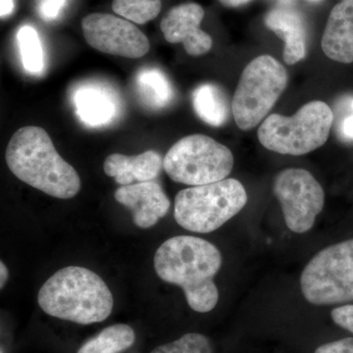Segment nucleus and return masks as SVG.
I'll return each mask as SVG.
<instances>
[{
	"instance_id": "2",
	"label": "nucleus",
	"mask_w": 353,
	"mask_h": 353,
	"mask_svg": "<svg viewBox=\"0 0 353 353\" xmlns=\"http://www.w3.org/2000/svg\"><path fill=\"white\" fill-rule=\"evenodd\" d=\"M6 159L14 176L48 196L69 199L80 192V176L60 157L43 128L18 130L7 145Z\"/></svg>"
},
{
	"instance_id": "28",
	"label": "nucleus",
	"mask_w": 353,
	"mask_h": 353,
	"mask_svg": "<svg viewBox=\"0 0 353 353\" xmlns=\"http://www.w3.org/2000/svg\"><path fill=\"white\" fill-rule=\"evenodd\" d=\"M0 272H1V273H0V277H1V280H0V288L3 289L4 285H6L7 280H8L9 272L6 265L2 261L0 262Z\"/></svg>"
},
{
	"instance_id": "7",
	"label": "nucleus",
	"mask_w": 353,
	"mask_h": 353,
	"mask_svg": "<svg viewBox=\"0 0 353 353\" xmlns=\"http://www.w3.org/2000/svg\"><path fill=\"white\" fill-rule=\"evenodd\" d=\"M285 67L270 55L250 62L234 92L232 111L236 125L248 131L259 124L287 88Z\"/></svg>"
},
{
	"instance_id": "30",
	"label": "nucleus",
	"mask_w": 353,
	"mask_h": 353,
	"mask_svg": "<svg viewBox=\"0 0 353 353\" xmlns=\"http://www.w3.org/2000/svg\"><path fill=\"white\" fill-rule=\"evenodd\" d=\"M306 1H308V2H319V1H322V0H306Z\"/></svg>"
},
{
	"instance_id": "1",
	"label": "nucleus",
	"mask_w": 353,
	"mask_h": 353,
	"mask_svg": "<svg viewBox=\"0 0 353 353\" xmlns=\"http://www.w3.org/2000/svg\"><path fill=\"white\" fill-rule=\"evenodd\" d=\"M221 266L219 250L196 236H173L154 255L158 277L182 288L190 307L199 313H208L217 305L219 292L214 278Z\"/></svg>"
},
{
	"instance_id": "27",
	"label": "nucleus",
	"mask_w": 353,
	"mask_h": 353,
	"mask_svg": "<svg viewBox=\"0 0 353 353\" xmlns=\"http://www.w3.org/2000/svg\"><path fill=\"white\" fill-rule=\"evenodd\" d=\"M14 10V0H0V15L1 19L8 17Z\"/></svg>"
},
{
	"instance_id": "23",
	"label": "nucleus",
	"mask_w": 353,
	"mask_h": 353,
	"mask_svg": "<svg viewBox=\"0 0 353 353\" xmlns=\"http://www.w3.org/2000/svg\"><path fill=\"white\" fill-rule=\"evenodd\" d=\"M336 132L341 141H353V97H345L339 106Z\"/></svg>"
},
{
	"instance_id": "14",
	"label": "nucleus",
	"mask_w": 353,
	"mask_h": 353,
	"mask_svg": "<svg viewBox=\"0 0 353 353\" xmlns=\"http://www.w3.org/2000/svg\"><path fill=\"white\" fill-rule=\"evenodd\" d=\"M163 158L154 150H148L134 157L114 153L104 161V173L115 179L121 185L150 182L159 176L163 169Z\"/></svg>"
},
{
	"instance_id": "26",
	"label": "nucleus",
	"mask_w": 353,
	"mask_h": 353,
	"mask_svg": "<svg viewBox=\"0 0 353 353\" xmlns=\"http://www.w3.org/2000/svg\"><path fill=\"white\" fill-rule=\"evenodd\" d=\"M314 353H353V338L325 343L315 350Z\"/></svg>"
},
{
	"instance_id": "17",
	"label": "nucleus",
	"mask_w": 353,
	"mask_h": 353,
	"mask_svg": "<svg viewBox=\"0 0 353 353\" xmlns=\"http://www.w3.org/2000/svg\"><path fill=\"white\" fill-rule=\"evenodd\" d=\"M192 105L199 117L210 126H222L229 115L226 95L219 87L211 83L199 85L194 90Z\"/></svg>"
},
{
	"instance_id": "18",
	"label": "nucleus",
	"mask_w": 353,
	"mask_h": 353,
	"mask_svg": "<svg viewBox=\"0 0 353 353\" xmlns=\"http://www.w3.org/2000/svg\"><path fill=\"white\" fill-rule=\"evenodd\" d=\"M134 341L136 334L131 327L113 325L83 343L77 353H119L131 347Z\"/></svg>"
},
{
	"instance_id": "4",
	"label": "nucleus",
	"mask_w": 353,
	"mask_h": 353,
	"mask_svg": "<svg viewBox=\"0 0 353 353\" xmlns=\"http://www.w3.org/2000/svg\"><path fill=\"white\" fill-rule=\"evenodd\" d=\"M248 194L236 179H225L178 192L174 217L183 229L208 234L219 229L245 208Z\"/></svg>"
},
{
	"instance_id": "15",
	"label": "nucleus",
	"mask_w": 353,
	"mask_h": 353,
	"mask_svg": "<svg viewBox=\"0 0 353 353\" xmlns=\"http://www.w3.org/2000/svg\"><path fill=\"white\" fill-rule=\"evenodd\" d=\"M265 25L284 41L285 63L294 65L306 55L305 26L301 14L287 7L272 9L265 16Z\"/></svg>"
},
{
	"instance_id": "22",
	"label": "nucleus",
	"mask_w": 353,
	"mask_h": 353,
	"mask_svg": "<svg viewBox=\"0 0 353 353\" xmlns=\"http://www.w3.org/2000/svg\"><path fill=\"white\" fill-rule=\"evenodd\" d=\"M152 353H213L208 338L201 334L190 333L170 343L160 345Z\"/></svg>"
},
{
	"instance_id": "5",
	"label": "nucleus",
	"mask_w": 353,
	"mask_h": 353,
	"mask_svg": "<svg viewBox=\"0 0 353 353\" xmlns=\"http://www.w3.org/2000/svg\"><path fill=\"white\" fill-rule=\"evenodd\" d=\"M334 113L328 104L312 101L294 116L272 114L259 127L260 143L271 152L301 157L321 148L329 138Z\"/></svg>"
},
{
	"instance_id": "8",
	"label": "nucleus",
	"mask_w": 353,
	"mask_h": 353,
	"mask_svg": "<svg viewBox=\"0 0 353 353\" xmlns=\"http://www.w3.org/2000/svg\"><path fill=\"white\" fill-rule=\"evenodd\" d=\"M308 303L331 305L353 301V239L320 250L301 277Z\"/></svg>"
},
{
	"instance_id": "10",
	"label": "nucleus",
	"mask_w": 353,
	"mask_h": 353,
	"mask_svg": "<svg viewBox=\"0 0 353 353\" xmlns=\"http://www.w3.org/2000/svg\"><path fill=\"white\" fill-rule=\"evenodd\" d=\"M82 30L87 43L106 54L137 59L150 50L148 37L134 23L111 14L85 16Z\"/></svg>"
},
{
	"instance_id": "19",
	"label": "nucleus",
	"mask_w": 353,
	"mask_h": 353,
	"mask_svg": "<svg viewBox=\"0 0 353 353\" xmlns=\"http://www.w3.org/2000/svg\"><path fill=\"white\" fill-rule=\"evenodd\" d=\"M17 39L26 71L32 75H39L44 68V54L38 32L32 26H23L18 32Z\"/></svg>"
},
{
	"instance_id": "29",
	"label": "nucleus",
	"mask_w": 353,
	"mask_h": 353,
	"mask_svg": "<svg viewBox=\"0 0 353 353\" xmlns=\"http://www.w3.org/2000/svg\"><path fill=\"white\" fill-rule=\"evenodd\" d=\"M250 0H219L222 6L230 7V8H234V7H240L243 4L248 3Z\"/></svg>"
},
{
	"instance_id": "25",
	"label": "nucleus",
	"mask_w": 353,
	"mask_h": 353,
	"mask_svg": "<svg viewBox=\"0 0 353 353\" xmlns=\"http://www.w3.org/2000/svg\"><path fill=\"white\" fill-rule=\"evenodd\" d=\"M331 316L334 324L353 333V305L348 304L334 308Z\"/></svg>"
},
{
	"instance_id": "20",
	"label": "nucleus",
	"mask_w": 353,
	"mask_h": 353,
	"mask_svg": "<svg viewBox=\"0 0 353 353\" xmlns=\"http://www.w3.org/2000/svg\"><path fill=\"white\" fill-rule=\"evenodd\" d=\"M139 92L155 108H163L171 101L173 92L166 77L157 69H146L139 75Z\"/></svg>"
},
{
	"instance_id": "16",
	"label": "nucleus",
	"mask_w": 353,
	"mask_h": 353,
	"mask_svg": "<svg viewBox=\"0 0 353 353\" xmlns=\"http://www.w3.org/2000/svg\"><path fill=\"white\" fill-rule=\"evenodd\" d=\"M75 105L81 120L88 126H102L115 115V103L111 94L95 85L81 88L76 92Z\"/></svg>"
},
{
	"instance_id": "6",
	"label": "nucleus",
	"mask_w": 353,
	"mask_h": 353,
	"mask_svg": "<svg viewBox=\"0 0 353 353\" xmlns=\"http://www.w3.org/2000/svg\"><path fill=\"white\" fill-rule=\"evenodd\" d=\"M233 167L231 150L201 134L176 141L163 160V169L171 180L192 187L225 180Z\"/></svg>"
},
{
	"instance_id": "3",
	"label": "nucleus",
	"mask_w": 353,
	"mask_h": 353,
	"mask_svg": "<svg viewBox=\"0 0 353 353\" xmlns=\"http://www.w3.org/2000/svg\"><path fill=\"white\" fill-rule=\"evenodd\" d=\"M38 303L52 317L90 325L108 319L112 312L113 296L94 272L85 267L68 266L44 283Z\"/></svg>"
},
{
	"instance_id": "13",
	"label": "nucleus",
	"mask_w": 353,
	"mask_h": 353,
	"mask_svg": "<svg viewBox=\"0 0 353 353\" xmlns=\"http://www.w3.org/2000/svg\"><path fill=\"white\" fill-rule=\"evenodd\" d=\"M321 46L330 59L341 63H352L353 0H341L332 9Z\"/></svg>"
},
{
	"instance_id": "9",
	"label": "nucleus",
	"mask_w": 353,
	"mask_h": 353,
	"mask_svg": "<svg viewBox=\"0 0 353 353\" xmlns=\"http://www.w3.org/2000/svg\"><path fill=\"white\" fill-rule=\"evenodd\" d=\"M273 190L290 231L308 232L325 203L324 190L314 176L304 169H285L276 176Z\"/></svg>"
},
{
	"instance_id": "12",
	"label": "nucleus",
	"mask_w": 353,
	"mask_h": 353,
	"mask_svg": "<svg viewBox=\"0 0 353 353\" xmlns=\"http://www.w3.org/2000/svg\"><path fill=\"white\" fill-rule=\"evenodd\" d=\"M114 197L132 211L134 224L141 229L157 225L168 213L171 205L159 183L153 181L122 185Z\"/></svg>"
},
{
	"instance_id": "24",
	"label": "nucleus",
	"mask_w": 353,
	"mask_h": 353,
	"mask_svg": "<svg viewBox=\"0 0 353 353\" xmlns=\"http://www.w3.org/2000/svg\"><path fill=\"white\" fill-rule=\"evenodd\" d=\"M66 3L67 0H41L39 6V14L43 19L50 22L57 19Z\"/></svg>"
},
{
	"instance_id": "11",
	"label": "nucleus",
	"mask_w": 353,
	"mask_h": 353,
	"mask_svg": "<svg viewBox=\"0 0 353 353\" xmlns=\"http://www.w3.org/2000/svg\"><path fill=\"white\" fill-rule=\"evenodd\" d=\"M203 18L204 10L199 4H181L165 14L160 29L168 43H182L190 57H201L210 51L213 46L211 37L201 29Z\"/></svg>"
},
{
	"instance_id": "21",
	"label": "nucleus",
	"mask_w": 353,
	"mask_h": 353,
	"mask_svg": "<svg viewBox=\"0 0 353 353\" xmlns=\"http://www.w3.org/2000/svg\"><path fill=\"white\" fill-rule=\"evenodd\" d=\"M161 0H113L114 13L136 24L143 25L159 15Z\"/></svg>"
}]
</instances>
